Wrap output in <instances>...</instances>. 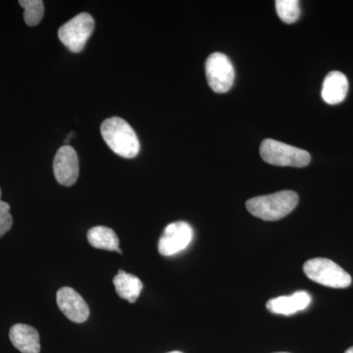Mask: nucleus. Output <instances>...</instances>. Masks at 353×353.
Instances as JSON below:
<instances>
[{
  "label": "nucleus",
  "instance_id": "nucleus-1",
  "mask_svg": "<svg viewBox=\"0 0 353 353\" xmlns=\"http://www.w3.org/2000/svg\"><path fill=\"white\" fill-rule=\"evenodd\" d=\"M102 138L108 148L121 157H136L141 150L138 136L129 123L119 117L109 118L101 124Z\"/></svg>",
  "mask_w": 353,
  "mask_h": 353
},
{
  "label": "nucleus",
  "instance_id": "nucleus-2",
  "mask_svg": "<svg viewBox=\"0 0 353 353\" xmlns=\"http://www.w3.org/2000/svg\"><path fill=\"white\" fill-rule=\"evenodd\" d=\"M296 192L283 190L246 201L248 212L264 221H277L289 215L299 204Z\"/></svg>",
  "mask_w": 353,
  "mask_h": 353
},
{
  "label": "nucleus",
  "instance_id": "nucleus-3",
  "mask_svg": "<svg viewBox=\"0 0 353 353\" xmlns=\"http://www.w3.org/2000/svg\"><path fill=\"white\" fill-rule=\"evenodd\" d=\"M260 155L266 163L282 167L303 168L310 163V154L306 150L267 139L260 146Z\"/></svg>",
  "mask_w": 353,
  "mask_h": 353
},
{
  "label": "nucleus",
  "instance_id": "nucleus-4",
  "mask_svg": "<svg viewBox=\"0 0 353 353\" xmlns=\"http://www.w3.org/2000/svg\"><path fill=\"white\" fill-rule=\"evenodd\" d=\"M304 274L311 281L333 289H345L352 285V277L347 271L327 259H313L305 262Z\"/></svg>",
  "mask_w": 353,
  "mask_h": 353
},
{
  "label": "nucleus",
  "instance_id": "nucleus-5",
  "mask_svg": "<svg viewBox=\"0 0 353 353\" xmlns=\"http://www.w3.org/2000/svg\"><path fill=\"white\" fill-rule=\"evenodd\" d=\"M94 31V18L90 14L83 12L61 26L58 38L72 52L79 53L85 48Z\"/></svg>",
  "mask_w": 353,
  "mask_h": 353
},
{
  "label": "nucleus",
  "instance_id": "nucleus-6",
  "mask_svg": "<svg viewBox=\"0 0 353 353\" xmlns=\"http://www.w3.org/2000/svg\"><path fill=\"white\" fill-rule=\"evenodd\" d=\"M205 72L209 87L217 94H225L233 87L234 66L224 53H212L206 60Z\"/></svg>",
  "mask_w": 353,
  "mask_h": 353
},
{
  "label": "nucleus",
  "instance_id": "nucleus-7",
  "mask_svg": "<svg viewBox=\"0 0 353 353\" xmlns=\"http://www.w3.org/2000/svg\"><path fill=\"white\" fill-rule=\"evenodd\" d=\"M194 238V231L185 222L171 223L165 228L158 243V250L163 256H173L185 250Z\"/></svg>",
  "mask_w": 353,
  "mask_h": 353
},
{
  "label": "nucleus",
  "instance_id": "nucleus-8",
  "mask_svg": "<svg viewBox=\"0 0 353 353\" xmlns=\"http://www.w3.org/2000/svg\"><path fill=\"white\" fill-rule=\"evenodd\" d=\"M79 158L72 146L63 145L58 150L53 160V174L58 183L71 187L79 178Z\"/></svg>",
  "mask_w": 353,
  "mask_h": 353
},
{
  "label": "nucleus",
  "instance_id": "nucleus-9",
  "mask_svg": "<svg viewBox=\"0 0 353 353\" xmlns=\"http://www.w3.org/2000/svg\"><path fill=\"white\" fill-rule=\"evenodd\" d=\"M58 307L69 320L75 323L87 321L90 308L82 296L72 288H61L57 292Z\"/></svg>",
  "mask_w": 353,
  "mask_h": 353
},
{
  "label": "nucleus",
  "instance_id": "nucleus-10",
  "mask_svg": "<svg viewBox=\"0 0 353 353\" xmlns=\"http://www.w3.org/2000/svg\"><path fill=\"white\" fill-rule=\"evenodd\" d=\"M311 301L312 299L308 292L299 290L290 296H279L270 299L266 303V307L274 314L290 316L305 310L310 305Z\"/></svg>",
  "mask_w": 353,
  "mask_h": 353
},
{
  "label": "nucleus",
  "instance_id": "nucleus-11",
  "mask_svg": "<svg viewBox=\"0 0 353 353\" xmlns=\"http://www.w3.org/2000/svg\"><path fill=\"white\" fill-rule=\"evenodd\" d=\"M347 92L348 81L345 74L339 71L330 72L323 82V101L330 105H336L345 101Z\"/></svg>",
  "mask_w": 353,
  "mask_h": 353
},
{
  "label": "nucleus",
  "instance_id": "nucleus-12",
  "mask_svg": "<svg viewBox=\"0 0 353 353\" xmlns=\"http://www.w3.org/2000/svg\"><path fill=\"white\" fill-rule=\"evenodd\" d=\"M9 338L14 347L22 353L41 352L38 331L29 325H14L9 332Z\"/></svg>",
  "mask_w": 353,
  "mask_h": 353
},
{
  "label": "nucleus",
  "instance_id": "nucleus-13",
  "mask_svg": "<svg viewBox=\"0 0 353 353\" xmlns=\"http://www.w3.org/2000/svg\"><path fill=\"white\" fill-rule=\"evenodd\" d=\"M113 284L118 296L130 303H136L143 290V283L138 277L122 270L114 278Z\"/></svg>",
  "mask_w": 353,
  "mask_h": 353
},
{
  "label": "nucleus",
  "instance_id": "nucleus-14",
  "mask_svg": "<svg viewBox=\"0 0 353 353\" xmlns=\"http://www.w3.org/2000/svg\"><path fill=\"white\" fill-rule=\"evenodd\" d=\"M88 241L90 245L97 250H109L122 253L119 248V239L110 228L97 226L88 232Z\"/></svg>",
  "mask_w": 353,
  "mask_h": 353
},
{
  "label": "nucleus",
  "instance_id": "nucleus-15",
  "mask_svg": "<svg viewBox=\"0 0 353 353\" xmlns=\"http://www.w3.org/2000/svg\"><path fill=\"white\" fill-rule=\"evenodd\" d=\"M20 6L24 8V20L30 27L39 25L44 15V4L41 0H20Z\"/></svg>",
  "mask_w": 353,
  "mask_h": 353
},
{
  "label": "nucleus",
  "instance_id": "nucleus-16",
  "mask_svg": "<svg viewBox=\"0 0 353 353\" xmlns=\"http://www.w3.org/2000/svg\"><path fill=\"white\" fill-rule=\"evenodd\" d=\"M276 10H277L279 18L285 24L296 22L301 16V8L297 0H277Z\"/></svg>",
  "mask_w": 353,
  "mask_h": 353
},
{
  "label": "nucleus",
  "instance_id": "nucleus-17",
  "mask_svg": "<svg viewBox=\"0 0 353 353\" xmlns=\"http://www.w3.org/2000/svg\"><path fill=\"white\" fill-rule=\"evenodd\" d=\"M13 225V218L10 213V205L1 201V190H0V238L7 232L10 231Z\"/></svg>",
  "mask_w": 353,
  "mask_h": 353
},
{
  "label": "nucleus",
  "instance_id": "nucleus-18",
  "mask_svg": "<svg viewBox=\"0 0 353 353\" xmlns=\"http://www.w3.org/2000/svg\"><path fill=\"white\" fill-rule=\"evenodd\" d=\"M345 353H353V347H350V348H348L347 352H345Z\"/></svg>",
  "mask_w": 353,
  "mask_h": 353
},
{
  "label": "nucleus",
  "instance_id": "nucleus-19",
  "mask_svg": "<svg viewBox=\"0 0 353 353\" xmlns=\"http://www.w3.org/2000/svg\"><path fill=\"white\" fill-rule=\"evenodd\" d=\"M168 353H183V352H168Z\"/></svg>",
  "mask_w": 353,
  "mask_h": 353
},
{
  "label": "nucleus",
  "instance_id": "nucleus-20",
  "mask_svg": "<svg viewBox=\"0 0 353 353\" xmlns=\"http://www.w3.org/2000/svg\"><path fill=\"white\" fill-rule=\"evenodd\" d=\"M277 353H288V352H277Z\"/></svg>",
  "mask_w": 353,
  "mask_h": 353
}]
</instances>
